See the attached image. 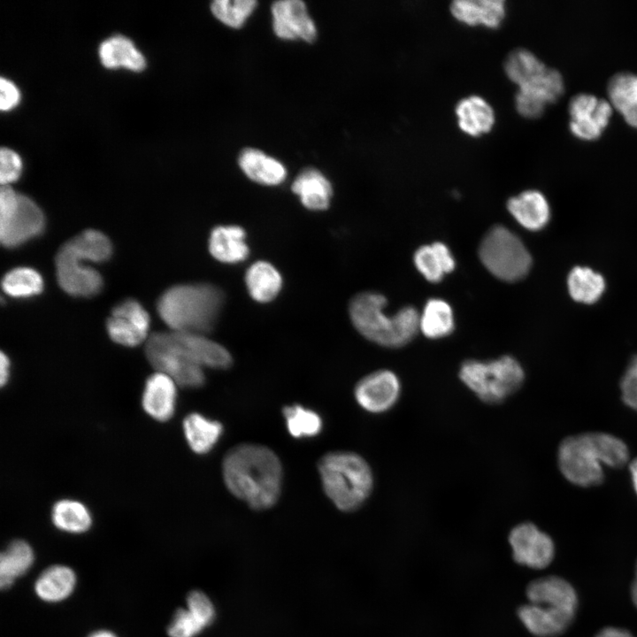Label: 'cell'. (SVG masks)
<instances>
[{
  "label": "cell",
  "mask_w": 637,
  "mask_h": 637,
  "mask_svg": "<svg viewBox=\"0 0 637 637\" xmlns=\"http://www.w3.org/2000/svg\"><path fill=\"white\" fill-rule=\"evenodd\" d=\"M222 477L234 496L253 510H263L278 502L283 471L280 458L268 447L242 443L226 453Z\"/></svg>",
  "instance_id": "obj_1"
},
{
  "label": "cell",
  "mask_w": 637,
  "mask_h": 637,
  "mask_svg": "<svg viewBox=\"0 0 637 637\" xmlns=\"http://www.w3.org/2000/svg\"><path fill=\"white\" fill-rule=\"evenodd\" d=\"M204 629L187 608H179L173 613L166 633L168 637H197Z\"/></svg>",
  "instance_id": "obj_41"
},
{
  "label": "cell",
  "mask_w": 637,
  "mask_h": 637,
  "mask_svg": "<svg viewBox=\"0 0 637 637\" xmlns=\"http://www.w3.org/2000/svg\"><path fill=\"white\" fill-rule=\"evenodd\" d=\"M629 459L627 445L603 432H587L564 438L557 450L562 475L572 484L589 487L601 484L605 466L621 467Z\"/></svg>",
  "instance_id": "obj_2"
},
{
  "label": "cell",
  "mask_w": 637,
  "mask_h": 637,
  "mask_svg": "<svg viewBox=\"0 0 637 637\" xmlns=\"http://www.w3.org/2000/svg\"><path fill=\"white\" fill-rule=\"evenodd\" d=\"M145 354L157 372L170 376L178 386L197 388L205 382L203 368L174 348L165 332L154 333L149 337Z\"/></svg>",
  "instance_id": "obj_10"
},
{
  "label": "cell",
  "mask_w": 637,
  "mask_h": 637,
  "mask_svg": "<svg viewBox=\"0 0 637 637\" xmlns=\"http://www.w3.org/2000/svg\"><path fill=\"white\" fill-rule=\"evenodd\" d=\"M595 637H634L629 631L614 627V626H607L605 628H602L596 635Z\"/></svg>",
  "instance_id": "obj_47"
},
{
  "label": "cell",
  "mask_w": 637,
  "mask_h": 637,
  "mask_svg": "<svg viewBox=\"0 0 637 637\" xmlns=\"http://www.w3.org/2000/svg\"><path fill=\"white\" fill-rule=\"evenodd\" d=\"M529 602L576 614L579 598L575 588L566 579L546 576L532 580L526 587Z\"/></svg>",
  "instance_id": "obj_19"
},
{
  "label": "cell",
  "mask_w": 637,
  "mask_h": 637,
  "mask_svg": "<svg viewBox=\"0 0 637 637\" xmlns=\"http://www.w3.org/2000/svg\"><path fill=\"white\" fill-rule=\"evenodd\" d=\"M507 208L523 227L531 231L543 228L550 218L549 203L537 190H526L510 198Z\"/></svg>",
  "instance_id": "obj_24"
},
{
  "label": "cell",
  "mask_w": 637,
  "mask_h": 637,
  "mask_svg": "<svg viewBox=\"0 0 637 637\" xmlns=\"http://www.w3.org/2000/svg\"><path fill=\"white\" fill-rule=\"evenodd\" d=\"M45 227L41 208L28 196L9 185L0 190V240L6 248H16L39 236Z\"/></svg>",
  "instance_id": "obj_8"
},
{
  "label": "cell",
  "mask_w": 637,
  "mask_h": 637,
  "mask_svg": "<svg viewBox=\"0 0 637 637\" xmlns=\"http://www.w3.org/2000/svg\"><path fill=\"white\" fill-rule=\"evenodd\" d=\"M150 316L140 303L127 299L116 305L106 322L110 338L118 344L135 347L148 336Z\"/></svg>",
  "instance_id": "obj_14"
},
{
  "label": "cell",
  "mask_w": 637,
  "mask_h": 637,
  "mask_svg": "<svg viewBox=\"0 0 637 637\" xmlns=\"http://www.w3.org/2000/svg\"><path fill=\"white\" fill-rule=\"evenodd\" d=\"M401 395V383L395 373L379 370L362 378L355 386L354 396L365 411L380 414L389 411Z\"/></svg>",
  "instance_id": "obj_13"
},
{
  "label": "cell",
  "mask_w": 637,
  "mask_h": 637,
  "mask_svg": "<svg viewBox=\"0 0 637 637\" xmlns=\"http://www.w3.org/2000/svg\"><path fill=\"white\" fill-rule=\"evenodd\" d=\"M318 470L326 495L342 511L359 509L373 489L372 469L355 452H328L320 457Z\"/></svg>",
  "instance_id": "obj_5"
},
{
  "label": "cell",
  "mask_w": 637,
  "mask_h": 637,
  "mask_svg": "<svg viewBox=\"0 0 637 637\" xmlns=\"http://www.w3.org/2000/svg\"><path fill=\"white\" fill-rule=\"evenodd\" d=\"M455 112L459 128L471 136L488 133L495 122V114L491 104L477 95L459 100Z\"/></svg>",
  "instance_id": "obj_23"
},
{
  "label": "cell",
  "mask_w": 637,
  "mask_h": 637,
  "mask_svg": "<svg viewBox=\"0 0 637 637\" xmlns=\"http://www.w3.org/2000/svg\"><path fill=\"white\" fill-rule=\"evenodd\" d=\"M257 5L254 0H216L211 9L213 15L228 27L239 28Z\"/></svg>",
  "instance_id": "obj_40"
},
{
  "label": "cell",
  "mask_w": 637,
  "mask_h": 637,
  "mask_svg": "<svg viewBox=\"0 0 637 637\" xmlns=\"http://www.w3.org/2000/svg\"><path fill=\"white\" fill-rule=\"evenodd\" d=\"M479 256L494 276L505 281L524 278L532 265L531 256L521 240L503 226H495L485 234Z\"/></svg>",
  "instance_id": "obj_7"
},
{
  "label": "cell",
  "mask_w": 637,
  "mask_h": 637,
  "mask_svg": "<svg viewBox=\"0 0 637 637\" xmlns=\"http://www.w3.org/2000/svg\"><path fill=\"white\" fill-rule=\"evenodd\" d=\"M385 296L374 292L356 295L349 305L355 328L367 340L379 345L399 348L410 342L419 330V313L411 306L388 316Z\"/></svg>",
  "instance_id": "obj_4"
},
{
  "label": "cell",
  "mask_w": 637,
  "mask_h": 637,
  "mask_svg": "<svg viewBox=\"0 0 637 637\" xmlns=\"http://www.w3.org/2000/svg\"><path fill=\"white\" fill-rule=\"evenodd\" d=\"M282 412L287 430L294 438H312L322 430L321 417L311 409L300 404H293L285 406Z\"/></svg>",
  "instance_id": "obj_38"
},
{
  "label": "cell",
  "mask_w": 637,
  "mask_h": 637,
  "mask_svg": "<svg viewBox=\"0 0 637 637\" xmlns=\"http://www.w3.org/2000/svg\"><path fill=\"white\" fill-rule=\"evenodd\" d=\"M272 14L273 30L278 37L302 39L308 42L315 41L317 29L303 1H277L272 5Z\"/></svg>",
  "instance_id": "obj_17"
},
{
  "label": "cell",
  "mask_w": 637,
  "mask_h": 637,
  "mask_svg": "<svg viewBox=\"0 0 637 637\" xmlns=\"http://www.w3.org/2000/svg\"><path fill=\"white\" fill-rule=\"evenodd\" d=\"M518 617L524 626L537 637H556L565 632L576 614L535 603L518 609Z\"/></svg>",
  "instance_id": "obj_20"
},
{
  "label": "cell",
  "mask_w": 637,
  "mask_h": 637,
  "mask_svg": "<svg viewBox=\"0 0 637 637\" xmlns=\"http://www.w3.org/2000/svg\"><path fill=\"white\" fill-rule=\"evenodd\" d=\"M245 232L238 226H219L212 229L209 238V251L218 261L234 264L249 256Z\"/></svg>",
  "instance_id": "obj_25"
},
{
  "label": "cell",
  "mask_w": 637,
  "mask_h": 637,
  "mask_svg": "<svg viewBox=\"0 0 637 637\" xmlns=\"http://www.w3.org/2000/svg\"><path fill=\"white\" fill-rule=\"evenodd\" d=\"M102 64L107 68L119 66L139 72L144 69L146 61L133 42L124 35H113L104 41L99 47Z\"/></svg>",
  "instance_id": "obj_30"
},
{
  "label": "cell",
  "mask_w": 637,
  "mask_h": 637,
  "mask_svg": "<svg viewBox=\"0 0 637 637\" xmlns=\"http://www.w3.org/2000/svg\"><path fill=\"white\" fill-rule=\"evenodd\" d=\"M177 387L178 384L164 372L157 371L150 375L142 395L143 411L159 422L171 419L177 404Z\"/></svg>",
  "instance_id": "obj_18"
},
{
  "label": "cell",
  "mask_w": 637,
  "mask_h": 637,
  "mask_svg": "<svg viewBox=\"0 0 637 637\" xmlns=\"http://www.w3.org/2000/svg\"><path fill=\"white\" fill-rule=\"evenodd\" d=\"M414 264L419 272L430 282L440 281L444 274L455 268V260L449 248L435 242L419 247L414 254Z\"/></svg>",
  "instance_id": "obj_34"
},
{
  "label": "cell",
  "mask_w": 637,
  "mask_h": 637,
  "mask_svg": "<svg viewBox=\"0 0 637 637\" xmlns=\"http://www.w3.org/2000/svg\"><path fill=\"white\" fill-rule=\"evenodd\" d=\"M419 330L428 338L437 339L450 334L454 328L453 311L441 299H430L419 314Z\"/></svg>",
  "instance_id": "obj_35"
},
{
  "label": "cell",
  "mask_w": 637,
  "mask_h": 637,
  "mask_svg": "<svg viewBox=\"0 0 637 637\" xmlns=\"http://www.w3.org/2000/svg\"><path fill=\"white\" fill-rule=\"evenodd\" d=\"M245 283L249 295L255 301L268 303L274 299L280 291L282 278L272 264L257 261L248 268Z\"/></svg>",
  "instance_id": "obj_33"
},
{
  "label": "cell",
  "mask_w": 637,
  "mask_h": 637,
  "mask_svg": "<svg viewBox=\"0 0 637 637\" xmlns=\"http://www.w3.org/2000/svg\"><path fill=\"white\" fill-rule=\"evenodd\" d=\"M0 90V108L2 111H9L19 104L20 94L13 82L1 78Z\"/></svg>",
  "instance_id": "obj_45"
},
{
  "label": "cell",
  "mask_w": 637,
  "mask_h": 637,
  "mask_svg": "<svg viewBox=\"0 0 637 637\" xmlns=\"http://www.w3.org/2000/svg\"><path fill=\"white\" fill-rule=\"evenodd\" d=\"M461 381L486 403H500L520 388L525 372L517 359L503 356L489 361L466 360L460 367Z\"/></svg>",
  "instance_id": "obj_6"
},
{
  "label": "cell",
  "mask_w": 637,
  "mask_h": 637,
  "mask_svg": "<svg viewBox=\"0 0 637 637\" xmlns=\"http://www.w3.org/2000/svg\"><path fill=\"white\" fill-rule=\"evenodd\" d=\"M238 162L242 172L259 184L278 185L287 176L286 168L280 162L257 149L243 150Z\"/></svg>",
  "instance_id": "obj_29"
},
{
  "label": "cell",
  "mask_w": 637,
  "mask_h": 637,
  "mask_svg": "<svg viewBox=\"0 0 637 637\" xmlns=\"http://www.w3.org/2000/svg\"><path fill=\"white\" fill-rule=\"evenodd\" d=\"M507 77L518 87L541 75L548 67L533 52L526 49H515L503 63Z\"/></svg>",
  "instance_id": "obj_37"
},
{
  "label": "cell",
  "mask_w": 637,
  "mask_h": 637,
  "mask_svg": "<svg viewBox=\"0 0 637 637\" xmlns=\"http://www.w3.org/2000/svg\"><path fill=\"white\" fill-rule=\"evenodd\" d=\"M609 102L626 123L637 128V74L619 73L608 84Z\"/></svg>",
  "instance_id": "obj_31"
},
{
  "label": "cell",
  "mask_w": 637,
  "mask_h": 637,
  "mask_svg": "<svg viewBox=\"0 0 637 637\" xmlns=\"http://www.w3.org/2000/svg\"><path fill=\"white\" fill-rule=\"evenodd\" d=\"M74 570L65 564H55L40 572L34 583L36 597L47 603H59L67 600L77 587Z\"/></svg>",
  "instance_id": "obj_21"
},
{
  "label": "cell",
  "mask_w": 637,
  "mask_h": 637,
  "mask_svg": "<svg viewBox=\"0 0 637 637\" xmlns=\"http://www.w3.org/2000/svg\"><path fill=\"white\" fill-rule=\"evenodd\" d=\"M629 471L631 474L632 484L637 495V457L630 463Z\"/></svg>",
  "instance_id": "obj_48"
},
{
  "label": "cell",
  "mask_w": 637,
  "mask_h": 637,
  "mask_svg": "<svg viewBox=\"0 0 637 637\" xmlns=\"http://www.w3.org/2000/svg\"><path fill=\"white\" fill-rule=\"evenodd\" d=\"M631 598L637 608V564L635 566V577L631 585Z\"/></svg>",
  "instance_id": "obj_50"
},
{
  "label": "cell",
  "mask_w": 637,
  "mask_h": 637,
  "mask_svg": "<svg viewBox=\"0 0 637 637\" xmlns=\"http://www.w3.org/2000/svg\"><path fill=\"white\" fill-rule=\"evenodd\" d=\"M564 92L560 73L549 68L532 81L519 86L515 96L518 112L525 118L541 115L548 104L556 101Z\"/></svg>",
  "instance_id": "obj_15"
},
{
  "label": "cell",
  "mask_w": 637,
  "mask_h": 637,
  "mask_svg": "<svg viewBox=\"0 0 637 637\" xmlns=\"http://www.w3.org/2000/svg\"><path fill=\"white\" fill-rule=\"evenodd\" d=\"M170 343L202 368L227 369L233 364L230 352L204 334L165 332Z\"/></svg>",
  "instance_id": "obj_16"
},
{
  "label": "cell",
  "mask_w": 637,
  "mask_h": 637,
  "mask_svg": "<svg viewBox=\"0 0 637 637\" xmlns=\"http://www.w3.org/2000/svg\"><path fill=\"white\" fill-rule=\"evenodd\" d=\"M186 608L205 628L210 626L216 618L212 601L201 590H192L188 594Z\"/></svg>",
  "instance_id": "obj_42"
},
{
  "label": "cell",
  "mask_w": 637,
  "mask_h": 637,
  "mask_svg": "<svg viewBox=\"0 0 637 637\" xmlns=\"http://www.w3.org/2000/svg\"><path fill=\"white\" fill-rule=\"evenodd\" d=\"M2 288L6 295L12 297H31L43 290V280L33 268L17 267L4 276Z\"/></svg>",
  "instance_id": "obj_39"
},
{
  "label": "cell",
  "mask_w": 637,
  "mask_h": 637,
  "mask_svg": "<svg viewBox=\"0 0 637 637\" xmlns=\"http://www.w3.org/2000/svg\"><path fill=\"white\" fill-rule=\"evenodd\" d=\"M82 261L91 260L73 238L65 242L55 259L57 279L61 288L67 294L89 297L101 291L103 279L96 270L83 265Z\"/></svg>",
  "instance_id": "obj_9"
},
{
  "label": "cell",
  "mask_w": 637,
  "mask_h": 637,
  "mask_svg": "<svg viewBox=\"0 0 637 637\" xmlns=\"http://www.w3.org/2000/svg\"><path fill=\"white\" fill-rule=\"evenodd\" d=\"M22 162L20 157L12 150L2 148L0 151V181L2 185H9L16 181L21 173Z\"/></svg>",
  "instance_id": "obj_44"
},
{
  "label": "cell",
  "mask_w": 637,
  "mask_h": 637,
  "mask_svg": "<svg viewBox=\"0 0 637 637\" xmlns=\"http://www.w3.org/2000/svg\"><path fill=\"white\" fill-rule=\"evenodd\" d=\"M449 9L453 17L462 23L489 28L500 27L505 16L503 0H455Z\"/></svg>",
  "instance_id": "obj_22"
},
{
  "label": "cell",
  "mask_w": 637,
  "mask_h": 637,
  "mask_svg": "<svg viewBox=\"0 0 637 637\" xmlns=\"http://www.w3.org/2000/svg\"><path fill=\"white\" fill-rule=\"evenodd\" d=\"M224 299L223 292L211 284L176 285L162 294L157 309L173 331L205 335L215 326Z\"/></svg>",
  "instance_id": "obj_3"
},
{
  "label": "cell",
  "mask_w": 637,
  "mask_h": 637,
  "mask_svg": "<svg viewBox=\"0 0 637 637\" xmlns=\"http://www.w3.org/2000/svg\"><path fill=\"white\" fill-rule=\"evenodd\" d=\"M87 637H119L114 632L108 629H98L90 633Z\"/></svg>",
  "instance_id": "obj_49"
},
{
  "label": "cell",
  "mask_w": 637,
  "mask_h": 637,
  "mask_svg": "<svg viewBox=\"0 0 637 637\" xmlns=\"http://www.w3.org/2000/svg\"><path fill=\"white\" fill-rule=\"evenodd\" d=\"M291 189L309 210L323 211L330 205L333 196L331 183L317 169L308 168L301 172L293 181Z\"/></svg>",
  "instance_id": "obj_26"
},
{
  "label": "cell",
  "mask_w": 637,
  "mask_h": 637,
  "mask_svg": "<svg viewBox=\"0 0 637 637\" xmlns=\"http://www.w3.org/2000/svg\"><path fill=\"white\" fill-rule=\"evenodd\" d=\"M11 374V362L8 356L1 352L0 355V384L4 387L10 379Z\"/></svg>",
  "instance_id": "obj_46"
},
{
  "label": "cell",
  "mask_w": 637,
  "mask_h": 637,
  "mask_svg": "<svg viewBox=\"0 0 637 637\" xmlns=\"http://www.w3.org/2000/svg\"><path fill=\"white\" fill-rule=\"evenodd\" d=\"M620 391L624 403L637 411V356L630 361L622 376Z\"/></svg>",
  "instance_id": "obj_43"
},
{
  "label": "cell",
  "mask_w": 637,
  "mask_h": 637,
  "mask_svg": "<svg viewBox=\"0 0 637 637\" xmlns=\"http://www.w3.org/2000/svg\"><path fill=\"white\" fill-rule=\"evenodd\" d=\"M612 108L609 101L591 94L580 93L574 96L568 108L570 131L581 140L597 139L610 122Z\"/></svg>",
  "instance_id": "obj_12"
},
{
  "label": "cell",
  "mask_w": 637,
  "mask_h": 637,
  "mask_svg": "<svg viewBox=\"0 0 637 637\" xmlns=\"http://www.w3.org/2000/svg\"><path fill=\"white\" fill-rule=\"evenodd\" d=\"M183 434L190 449L198 455L210 452L219 441L222 424L198 412L188 414L182 422Z\"/></svg>",
  "instance_id": "obj_28"
},
{
  "label": "cell",
  "mask_w": 637,
  "mask_h": 637,
  "mask_svg": "<svg viewBox=\"0 0 637 637\" xmlns=\"http://www.w3.org/2000/svg\"><path fill=\"white\" fill-rule=\"evenodd\" d=\"M35 561V550L27 541L20 539L11 541L0 555L1 588L12 587L19 578L28 572Z\"/></svg>",
  "instance_id": "obj_27"
},
{
  "label": "cell",
  "mask_w": 637,
  "mask_h": 637,
  "mask_svg": "<svg viewBox=\"0 0 637 637\" xmlns=\"http://www.w3.org/2000/svg\"><path fill=\"white\" fill-rule=\"evenodd\" d=\"M512 556L518 564L544 569L553 561L555 544L552 538L531 522L515 526L510 532Z\"/></svg>",
  "instance_id": "obj_11"
},
{
  "label": "cell",
  "mask_w": 637,
  "mask_h": 637,
  "mask_svg": "<svg viewBox=\"0 0 637 637\" xmlns=\"http://www.w3.org/2000/svg\"><path fill=\"white\" fill-rule=\"evenodd\" d=\"M567 286L573 300L590 304L595 303L602 295L605 281L600 273L592 269L576 266L568 275Z\"/></svg>",
  "instance_id": "obj_36"
},
{
  "label": "cell",
  "mask_w": 637,
  "mask_h": 637,
  "mask_svg": "<svg viewBox=\"0 0 637 637\" xmlns=\"http://www.w3.org/2000/svg\"><path fill=\"white\" fill-rule=\"evenodd\" d=\"M50 519L58 530L70 534L84 533L93 525L89 509L83 503L73 499L56 502L51 508Z\"/></svg>",
  "instance_id": "obj_32"
}]
</instances>
